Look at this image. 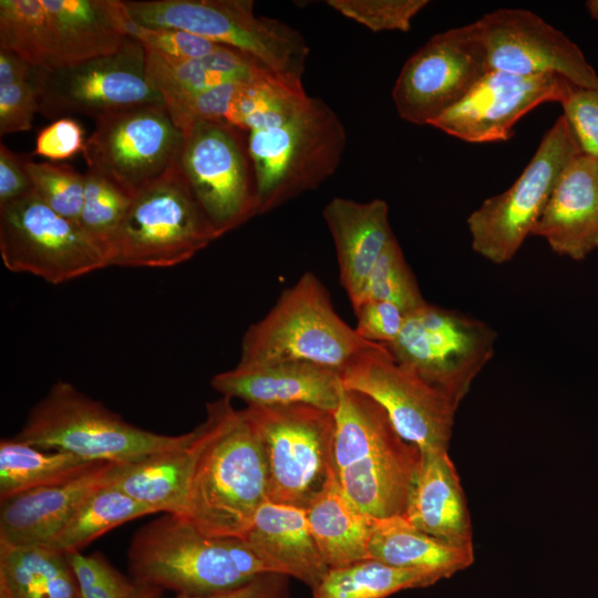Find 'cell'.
<instances>
[{
	"label": "cell",
	"mask_w": 598,
	"mask_h": 598,
	"mask_svg": "<svg viewBox=\"0 0 598 598\" xmlns=\"http://www.w3.org/2000/svg\"><path fill=\"white\" fill-rule=\"evenodd\" d=\"M230 400L208 403L192 430L194 463L179 516L206 536L243 538L267 499V466L255 430Z\"/></svg>",
	"instance_id": "6da1fadb"
},
{
	"label": "cell",
	"mask_w": 598,
	"mask_h": 598,
	"mask_svg": "<svg viewBox=\"0 0 598 598\" xmlns=\"http://www.w3.org/2000/svg\"><path fill=\"white\" fill-rule=\"evenodd\" d=\"M127 566L136 585L183 596L229 590L274 573L241 538L206 536L168 513L135 532Z\"/></svg>",
	"instance_id": "7a4b0ae2"
},
{
	"label": "cell",
	"mask_w": 598,
	"mask_h": 598,
	"mask_svg": "<svg viewBox=\"0 0 598 598\" xmlns=\"http://www.w3.org/2000/svg\"><path fill=\"white\" fill-rule=\"evenodd\" d=\"M334 468L344 493L368 515H402L421 452L370 396L342 386L334 411Z\"/></svg>",
	"instance_id": "3957f363"
},
{
	"label": "cell",
	"mask_w": 598,
	"mask_h": 598,
	"mask_svg": "<svg viewBox=\"0 0 598 598\" xmlns=\"http://www.w3.org/2000/svg\"><path fill=\"white\" fill-rule=\"evenodd\" d=\"M122 0H0V49L55 70L114 53L128 35Z\"/></svg>",
	"instance_id": "277c9868"
},
{
	"label": "cell",
	"mask_w": 598,
	"mask_h": 598,
	"mask_svg": "<svg viewBox=\"0 0 598 598\" xmlns=\"http://www.w3.org/2000/svg\"><path fill=\"white\" fill-rule=\"evenodd\" d=\"M130 18L150 28H172L238 50L270 74L302 85L310 49L295 28L256 16L251 0H122Z\"/></svg>",
	"instance_id": "5b68a950"
},
{
	"label": "cell",
	"mask_w": 598,
	"mask_h": 598,
	"mask_svg": "<svg viewBox=\"0 0 598 598\" xmlns=\"http://www.w3.org/2000/svg\"><path fill=\"white\" fill-rule=\"evenodd\" d=\"M372 344L339 317L326 287L307 271L246 330L238 363L303 361L342 374Z\"/></svg>",
	"instance_id": "8992f818"
},
{
	"label": "cell",
	"mask_w": 598,
	"mask_h": 598,
	"mask_svg": "<svg viewBox=\"0 0 598 598\" xmlns=\"http://www.w3.org/2000/svg\"><path fill=\"white\" fill-rule=\"evenodd\" d=\"M247 134L257 216L319 187L337 171L347 145L342 121L319 97L281 125Z\"/></svg>",
	"instance_id": "52a82bcc"
},
{
	"label": "cell",
	"mask_w": 598,
	"mask_h": 598,
	"mask_svg": "<svg viewBox=\"0 0 598 598\" xmlns=\"http://www.w3.org/2000/svg\"><path fill=\"white\" fill-rule=\"evenodd\" d=\"M192 432L167 435L141 429L71 383L58 381L30 410L16 439L90 462H125L177 447Z\"/></svg>",
	"instance_id": "ba28073f"
},
{
	"label": "cell",
	"mask_w": 598,
	"mask_h": 598,
	"mask_svg": "<svg viewBox=\"0 0 598 598\" xmlns=\"http://www.w3.org/2000/svg\"><path fill=\"white\" fill-rule=\"evenodd\" d=\"M219 237L177 162L133 194L110 239L111 266L173 267L190 259Z\"/></svg>",
	"instance_id": "9c48e42d"
},
{
	"label": "cell",
	"mask_w": 598,
	"mask_h": 598,
	"mask_svg": "<svg viewBox=\"0 0 598 598\" xmlns=\"http://www.w3.org/2000/svg\"><path fill=\"white\" fill-rule=\"evenodd\" d=\"M267 466V499L306 509L334 468V413L307 404L247 405Z\"/></svg>",
	"instance_id": "30bf717a"
},
{
	"label": "cell",
	"mask_w": 598,
	"mask_h": 598,
	"mask_svg": "<svg viewBox=\"0 0 598 598\" xmlns=\"http://www.w3.org/2000/svg\"><path fill=\"white\" fill-rule=\"evenodd\" d=\"M581 154L569 123L560 115L513 185L485 199L467 217L472 249L496 265L514 258L530 236L560 175Z\"/></svg>",
	"instance_id": "8fae6325"
},
{
	"label": "cell",
	"mask_w": 598,
	"mask_h": 598,
	"mask_svg": "<svg viewBox=\"0 0 598 598\" xmlns=\"http://www.w3.org/2000/svg\"><path fill=\"white\" fill-rule=\"evenodd\" d=\"M0 255L12 272L59 285L111 266L106 243L33 192L0 206Z\"/></svg>",
	"instance_id": "7c38bea8"
},
{
	"label": "cell",
	"mask_w": 598,
	"mask_h": 598,
	"mask_svg": "<svg viewBox=\"0 0 598 598\" xmlns=\"http://www.w3.org/2000/svg\"><path fill=\"white\" fill-rule=\"evenodd\" d=\"M495 341L496 332L484 321L426 302L406 316L386 348L457 408L494 355Z\"/></svg>",
	"instance_id": "4fadbf2b"
},
{
	"label": "cell",
	"mask_w": 598,
	"mask_h": 598,
	"mask_svg": "<svg viewBox=\"0 0 598 598\" xmlns=\"http://www.w3.org/2000/svg\"><path fill=\"white\" fill-rule=\"evenodd\" d=\"M184 133L178 165L220 236L257 216V186L248 134L226 122L202 120Z\"/></svg>",
	"instance_id": "5bb4252c"
},
{
	"label": "cell",
	"mask_w": 598,
	"mask_h": 598,
	"mask_svg": "<svg viewBox=\"0 0 598 598\" xmlns=\"http://www.w3.org/2000/svg\"><path fill=\"white\" fill-rule=\"evenodd\" d=\"M489 71L480 20L431 37L403 64L392 89L398 115L430 125L460 103Z\"/></svg>",
	"instance_id": "9a60e30c"
},
{
	"label": "cell",
	"mask_w": 598,
	"mask_h": 598,
	"mask_svg": "<svg viewBox=\"0 0 598 598\" xmlns=\"http://www.w3.org/2000/svg\"><path fill=\"white\" fill-rule=\"evenodd\" d=\"M39 113L50 120L85 115L94 121L123 110L164 104L145 71V49L127 37L114 53L55 69H35Z\"/></svg>",
	"instance_id": "2e32d148"
},
{
	"label": "cell",
	"mask_w": 598,
	"mask_h": 598,
	"mask_svg": "<svg viewBox=\"0 0 598 598\" xmlns=\"http://www.w3.org/2000/svg\"><path fill=\"white\" fill-rule=\"evenodd\" d=\"M94 122L82 152L87 169L131 196L178 162L184 133L164 104L123 110Z\"/></svg>",
	"instance_id": "e0dca14e"
},
{
	"label": "cell",
	"mask_w": 598,
	"mask_h": 598,
	"mask_svg": "<svg viewBox=\"0 0 598 598\" xmlns=\"http://www.w3.org/2000/svg\"><path fill=\"white\" fill-rule=\"evenodd\" d=\"M346 389L361 392L388 413L398 433L420 451H447L455 404L400 363L386 346L373 343L341 374Z\"/></svg>",
	"instance_id": "ac0fdd59"
},
{
	"label": "cell",
	"mask_w": 598,
	"mask_h": 598,
	"mask_svg": "<svg viewBox=\"0 0 598 598\" xmlns=\"http://www.w3.org/2000/svg\"><path fill=\"white\" fill-rule=\"evenodd\" d=\"M478 20L489 71L524 76L555 74L575 86L598 89V73L580 48L536 13L502 8Z\"/></svg>",
	"instance_id": "d6986e66"
},
{
	"label": "cell",
	"mask_w": 598,
	"mask_h": 598,
	"mask_svg": "<svg viewBox=\"0 0 598 598\" xmlns=\"http://www.w3.org/2000/svg\"><path fill=\"white\" fill-rule=\"evenodd\" d=\"M574 87L555 74L524 76L488 71L460 103L430 126L470 143L507 141L525 114L547 102L561 103Z\"/></svg>",
	"instance_id": "ffe728a7"
},
{
	"label": "cell",
	"mask_w": 598,
	"mask_h": 598,
	"mask_svg": "<svg viewBox=\"0 0 598 598\" xmlns=\"http://www.w3.org/2000/svg\"><path fill=\"white\" fill-rule=\"evenodd\" d=\"M210 384L247 405L307 404L333 413L343 386L338 371L303 361L238 363L216 374Z\"/></svg>",
	"instance_id": "44dd1931"
},
{
	"label": "cell",
	"mask_w": 598,
	"mask_h": 598,
	"mask_svg": "<svg viewBox=\"0 0 598 598\" xmlns=\"http://www.w3.org/2000/svg\"><path fill=\"white\" fill-rule=\"evenodd\" d=\"M530 236L575 261L598 250V158L576 157L563 172Z\"/></svg>",
	"instance_id": "7402d4cb"
},
{
	"label": "cell",
	"mask_w": 598,
	"mask_h": 598,
	"mask_svg": "<svg viewBox=\"0 0 598 598\" xmlns=\"http://www.w3.org/2000/svg\"><path fill=\"white\" fill-rule=\"evenodd\" d=\"M114 462H102L71 480L32 488L0 501V546L48 543L84 499L107 482Z\"/></svg>",
	"instance_id": "603a6c76"
},
{
	"label": "cell",
	"mask_w": 598,
	"mask_h": 598,
	"mask_svg": "<svg viewBox=\"0 0 598 598\" xmlns=\"http://www.w3.org/2000/svg\"><path fill=\"white\" fill-rule=\"evenodd\" d=\"M334 243L340 282L352 308L360 301L370 271L394 237L383 199L331 198L322 210Z\"/></svg>",
	"instance_id": "cb8c5ba5"
},
{
	"label": "cell",
	"mask_w": 598,
	"mask_h": 598,
	"mask_svg": "<svg viewBox=\"0 0 598 598\" xmlns=\"http://www.w3.org/2000/svg\"><path fill=\"white\" fill-rule=\"evenodd\" d=\"M241 539L271 571L292 577L311 590L330 569L303 508L266 499Z\"/></svg>",
	"instance_id": "d4e9b609"
},
{
	"label": "cell",
	"mask_w": 598,
	"mask_h": 598,
	"mask_svg": "<svg viewBox=\"0 0 598 598\" xmlns=\"http://www.w3.org/2000/svg\"><path fill=\"white\" fill-rule=\"evenodd\" d=\"M421 458L404 513L413 526L457 546H473L460 477L447 451H420Z\"/></svg>",
	"instance_id": "484cf974"
},
{
	"label": "cell",
	"mask_w": 598,
	"mask_h": 598,
	"mask_svg": "<svg viewBox=\"0 0 598 598\" xmlns=\"http://www.w3.org/2000/svg\"><path fill=\"white\" fill-rule=\"evenodd\" d=\"M190 439L174 448L114 462L107 483L156 513L182 515L194 463Z\"/></svg>",
	"instance_id": "4316f807"
},
{
	"label": "cell",
	"mask_w": 598,
	"mask_h": 598,
	"mask_svg": "<svg viewBox=\"0 0 598 598\" xmlns=\"http://www.w3.org/2000/svg\"><path fill=\"white\" fill-rule=\"evenodd\" d=\"M316 543L329 568L369 559L374 518L342 489L336 471L306 508Z\"/></svg>",
	"instance_id": "83f0119b"
},
{
	"label": "cell",
	"mask_w": 598,
	"mask_h": 598,
	"mask_svg": "<svg viewBox=\"0 0 598 598\" xmlns=\"http://www.w3.org/2000/svg\"><path fill=\"white\" fill-rule=\"evenodd\" d=\"M369 556L393 567L430 571L441 579L470 567L474 560L473 546L437 539L403 515L374 518Z\"/></svg>",
	"instance_id": "f1b7e54d"
},
{
	"label": "cell",
	"mask_w": 598,
	"mask_h": 598,
	"mask_svg": "<svg viewBox=\"0 0 598 598\" xmlns=\"http://www.w3.org/2000/svg\"><path fill=\"white\" fill-rule=\"evenodd\" d=\"M144 49L147 80L163 100L252 80L268 72L243 52L225 45L204 58L188 60Z\"/></svg>",
	"instance_id": "f546056e"
},
{
	"label": "cell",
	"mask_w": 598,
	"mask_h": 598,
	"mask_svg": "<svg viewBox=\"0 0 598 598\" xmlns=\"http://www.w3.org/2000/svg\"><path fill=\"white\" fill-rule=\"evenodd\" d=\"M0 598H80L66 554L43 545L0 546Z\"/></svg>",
	"instance_id": "4dcf8cb0"
},
{
	"label": "cell",
	"mask_w": 598,
	"mask_h": 598,
	"mask_svg": "<svg viewBox=\"0 0 598 598\" xmlns=\"http://www.w3.org/2000/svg\"><path fill=\"white\" fill-rule=\"evenodd\" d=\"M102 462L72 453L44 450L18 439L0 441V501L16 494L71 480Z\"/></svg>",
	"instance_id": "1f68e13d"
},
{
	"label": "cell",
	"mask_w": 598,
	"mask_h": 598,
	"mask_svg": "<svg viewBox=\"0 0 598 598\" xmlns=\"http://www.w3.org/2000/svg\"><path fill=\"white\" fill-rule=\"evenodd\" d=\"M439 580L441 578L430 571L393 567L369 558L330 568L312 589V598H388Z\"/></svg>",
	"instance_id": "d6a6232c"
},
{
	"label": "cell",
	"mask_w": 598,
	"mask_h": 598,
	"mask_svg": "<svg viewBox=\"0 0 598 598\" xmlns=\"http://www.w3.org/2000/svg\"><path fill=\"white\" fill-rule=\"evenodd\" d=\"M155 512L107 482L92 492L69 522L43 546L61 553L81 549L106 532Z\"/></svg>",
	"instance_id": "836d02e7"
},
{
	"label": "cell",
	"mask_w": 598,
	"mask_h": 598,
	"mask_svg": "<svg viewBox=\"0 0 598 598\" xmlns=\"http://www.w3.org/2000/svg\"><path fill=\"white\" fill-rule=\"evenodd\" d=\"M38 112L35 69L0 49V135L30 131Z\"/></svg>",
	"instance_id": "e575fe53"
},
{
	"label": "cell",
	"mask_w": 598,
	"mask_h": 598,
	"mask_svg": "<svg viewBox=\"0 0 598 598\" xmlns=\"http://www.w3.org/2000/svg\"><path fill=\"white\" fill-rule=\"evenodd\" d=\"M364 300L393 303L406 316L426 303L395 236L370 271L358 305Z\"/></svg>",
	"instance_id": "d590c367"
},
{
	"label": "cell",
	"mask_w": 598,
	"mask_h": 598,
	"mask_svg": "<svg viewBox=\"0 0 598 598\" xmlns=\"http://www.w3.org/2000/svg\"><path fill=\"white\" fill-rule=\"evenodd\" d=\"M25 169L33 192L58 214L80 224L84 196V173L65 164L33 162L29 155Z\"/></svg>",
	"instance_id": "8d00e7d4"
},
{
	"label": "cell",
	"mask_w": 598,
	"mask_h": 598,
	"mask_svg": "<svg viewBox=\"0 0 598 598\" xmlns=\"http://www.w3.org/2000/svg\"><path fill=\"white\" fill-rule=\"evenodd\" d=\"M131 198L130 194L103 176L86 169L80 225L109 246L128 208Z\"/></svg>",
	"instance_id": "74e56055"
},
{
	"label": "cell",
	"mask_w": 598,
	"mask_h": 598,
	"mask_svg": "<svg viewBox=\"0 0 598 598\" xmlns=\"http://www.w3.org/2000/svg\"><path fill=\"white\" fill-rule=\"evenodd\" d=\"M341 16L362 24L372 32L411 29L413 18L430 2L427 0H327Z\"/></svg>",
	"instance_id": "f35d334b"
},
{
	"label": "cell",
	"mask_w": 598,
	"mask_h": 598,
	"mask_svg": "<svg viewBox=\"0 0 598 598\" xmlns=\"http://www.w3.org/2000/svg\"><path fill=\"white\" fill-rule=\"evenodd\" d=\"M80 598H131L137 589L132 578L118 571L100 553H66Z\"/></svg>",
	"instance_id": "ab89813d"
},
{
	"label": "cell",
	"mask_w": 598,
	"mask_h": 598,
	"mask_svg": "<svg viewBox=\"0 0 598 598\" xmlns=\"http://www.w3.org/2000/svg\"><path fill=\"white\" fill-rule=\"evenodd\" d=\"M246 82L225 83L204 92L165 99L164 105L182 131L202 120L227 122Z\"/></svg>",
	"instance_id": "60d3db41"
},
{
	"label": "cell",
	"mask_w": 598,
	"mask_h": 598,
	"mask_svg": "<svg viewBox=\"0 0 598 598\" xmlns=\"http://www.w3.org/2000/svg\"><path fill=\"white\" fill-rule=\"evenodd\" d=\"M128 35L137 39L144 48L175 59H200L221 47L205 38L172 28H150L128 23Z\"/></svg>",
	"instance_id": "b9f144b4"
},
{
	"label": "cell",
	"mask_w": 598,
	"mask_h": 598,
	"mask_svg": "<svg viewBox=\"0 0 598 598\" xmlns=\"http://www.w3.org/2000/svg\"><path fill=\"white\" fill-rule=\"evenodd\" d=\"M560 104L582 154L598 158V89L575 86Z\"/></svg>",
	"instance_id": "7bdbcfd3"
},
{
	"label": "cell",
	"mask_w": 598,
	"mask_h": 598,
	"mask_svg": "<svg viewBox=\"0 0 598 598\" xmlns=\"http://www.w3.org/2000/svg\"><path fill=\"white\" fill-rule=\"evenodd\" d=\"M355 332L365 341L390 344L400 334L406 315L398 306L382 300H364L353 308Z\"/></svg>",
	"instance_id": "ee69618b"
},
{
	"label": "cell",
	"mask_w": 598,
	"mask_h": 598,
	"mask_svg": "<svg viewBox=\"0 0 598 598\" xmlns=\"http://www.w3.org/2000/svg\"><path fill=\"white\" fill-rule=\"evenodd\" d=\"M85 142L81 124L73 117H63L39 131L33 154L51 161L68 159L82 153Z\"/></svg>",
	"instance_id": "f6af8a7d"
},
{
	"label": "cell",
	"mask_w": 598,
	"mask_h": 598,
	"mask_svg": "<svg viewBox=\"0 0 598 598\" xmlns=\"http://www.w3.org/2000/svg\"><path fill=\"white\" fill-rule=\"evenodd\" d=\"M29 155L18 154L0 144V206L32 190L25 169Z\"/></svg>",
	"instance_id": "bcb514c9"
},
{
	"label": "cell",
	"mask_w": 598,
	"mask_h": 598,
	"mask_svg": "<svg viewBox=\"0 0 598 598\" xmlns=\"http://www.w3.org/2000/svg\"><path fill=\"white\" fill-rule=\"evenodd\" d=\"M288 578L282 574L266 573L229 590L196 596L176 595L174 598H289Z\"/></svg>",
	"instance_id": "7dc6e473"
},
{
	"label": "cell",
	"mask_w": 598,
	"mask_h": 598,
	"mask_svg": "<svg viewBox=\"0 0 598 598\" xmlns=\"http://www.w3.org/2000/svg\"><path fill=\"white\" fill-rule=\"evenodd\" d=\"M162 592L163 590L157 588L137 585V589L131 598H155L162 596Z\"/></svg>",
	"instance_id": "c3c4849f"
}]
</instances>
